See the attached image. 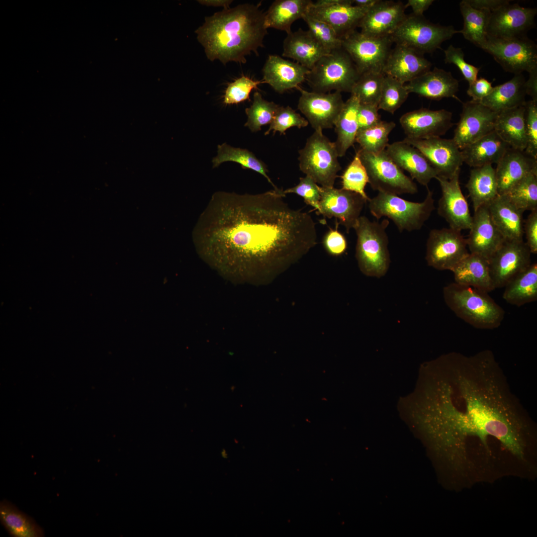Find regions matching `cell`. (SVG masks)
Returning <instances> with one entry per match:
<instances>
[{
  "instance_id": "cell-1",
  "label": "cell",
  "mask_w": 537,
  "mask_h": 537,
  "mask_svg": "<svg viewBox=\"0 0 537 537\" xmlns=\"http://www.w3.org/2000/svg\"><path fill=\"white\" fill-rule=\"evenodd\" d=\"M432 365L429 418L453 487L537 470L535 424L512 392L491 351L452 353Z\"/></svg>"
},
{
  "instance_id": "cell-2",
  "label": "cell",
  "mask_w": 537,
  "mask_h": 537,
  "mask_svg": "<svg viewBox=\"0 0 537 537\" xmlns=\"http://www.w3.org/2000/svg\"><path fill=\"white\" fill-rule=\"evenodd\" d=\"M278 188L256 194H213L199 239L205 260L225 274L270 282L317 244L311 215L291 207Z\"/></svg>"
},
{
  "instance_id": "cell-3",
  "label": "cell",
  "mask_w": 537,
  "mask_h": 537,
  "mask_svg": "<svg viewBox=\"0 0 537 537\" xmlns=\"http://www.w3.org/2000/svg\"><path fill=\"white\" fill-rule=\"evenodd\" d=\"M265 16L258 5L240 4L206 17L195 32L209 60H218L224 65L245 63L246 56L258 54L264 46L267 34Z\"/></svg>"
},
{
  "instance_id": "cell-4",
  "label": "cell",
  "mask_w": 537,
  "mask_h": 537,
  "mask_svg": "<svg viewBox=\"0 0 537 537\" xmlns=\"http://www.w3.org/2000/svg\"><path fill=\"white\" fill-rule=\"evenodd\" d=\"M488 293L455 282L443 289L444 299L448 307L458 318L480 329L497 328L504 318V309Z\"/></svg>"
},
{
  "instance_id": "cell-5",
  "label": "cell",
  "mask_w": 537,
  "mask_h": 537,
  "mask_svg": "<svg viewBox=\"0 0 537 537\" xmlns=\"http://www.w3.org/2000/svg\"><path fill=\"white\" fill-rule=\"evenodd\" d=\"M389 223L386 219L380 222L360 216L354 227L357 236L356 258L366 276L380 278L388 270L390 257L386 229Z\"/></svg>"
},
{
  "instance_id": "cell-6",
  "label": "cell",
  "mask_w": 537,
  "mask_h": 537,
  "mask_svg": "<svg viewBox=\"0 0 537 537\" xmlns=\"http://www.w3.org/2000/svg\"><path fill=\"white\" fill-rule=\"evenodd\" d=\"M427 190L426 198L421 202L378 192L368 201L370 212L377 219L382 217L391 219L400 232L420 230L435 208L433 191L428 187Z\"/></svg>"
},
{
  "instance_id": "cell-7",
  "label": "cell",
  "mask_w": 537,
  "mask_h": 537,
  "mask_svg": "<svg viewBox=\"0 0 537 537\" xmlns=\"http://www.w3.org/2000/svg\"><path fill=\"white\" fill-rule=\"evenodd\" d=\"M360 75L350 55L342 48L323 56L306 77L312 91L327 93L334 90L351 92Z\"/></svg>"
},
{
  "instance_id": "cell-8",
  "label": "cell",
  "mask_w": 537,
  "mask_h": 537,
  "mask_svg": "<svg viewBox=\"0 0 537 537\" xmlns=\"http://www.w3.org/2000/svg\"><path fill=\"white\" fill-rule=\"evenodd\" d=\"M300 170L324 187H333L341 167L335 142L322 132L315 130L299 151Z\"/></svg>"
},
{
  "instance_id": "cell-9",
  "label": "cell",
  "mask_w": 537,
  "mask_h": 537,
  "mask_svg": "<svg viewBox=\"0 0 537 537\" xmlns=\"http://www.w3.org/2000/svg\"><path fill=\"white\" fill-rule=\"evenodd\" d=\"M458 33L460 30H455L452 26L435 24L424 15L412 13L406 15L390 37L396 44L408 47L423 55L433 53L440 48L443 42Z\"/></svg>"
},
{
  "instance_id": "cell-10",
  "label": "cell",
  "mask_w": 537,
  "mask_h": 537,
  "mask_svg": "<svg viewBox=\"0 0 537 537\" xmlns=\"http://www.w3.org/2000/svg\"><path fill=\"white\" fill-rule=\"evenodd\" d=\"M365 168L371 187L378 192L395 195L415 194L417 184L388 156L385 151L377 154L357 151Z\"/></svg>"
},
{
  "instance_id": "cell-11",
  "label": "cell",
  "mask_w": 537,
  "mask_h": 537,
  "mask_svg": "<svg viewBox=\"0 0 537 537\" xmlns=\"http://www.w3.org/2000/svg\"><path fill=\"white\" fill-rule=\"evenodd\" d=\"M506 72L515 75L537 70V47L527 36L499 38L487 35L481 48Z\"/></svg>"
},
{
  "instance_id": "cell-12",
  "label": "cell",
  "mask_w": 537,
  "mask_h": 537,
  "mask_svg": "<svg viewBox=\"0 0 537 537\" xmlns=\"http://www.w3.org/2000/svg\"><path fill=\"white\" fill-rule=\"evenodd\" d=\"M342 42V48L350 55L360 75L383 73L393 43L390 36H369L355 30L344 37Z\"/></svg>"
},
{
  "instance_id": "cell-13",
  "label": "cell",
  "mask_w": 537,
  "mask_h": 537,
  "mask_svg": "<svg viewBox=\"0 0 537 537\" xmlns=\"http://www.w3.org/2000/svg\"><path fill=\"white\" fill-rule=\"evenodd\" d=\"M466 239L451 228L431 230L426 244L428 265L439 270H451L469 253Z\"/></svg>"
},
{
  "instance_id": "cell-14",
  "label": "cell",
  "mask_w": 537,
  "mask_h": 537,
  "mask_svg": "<svg viewBox=\"0 0 537 537\" xmlns=\"http://www.w3.org/2000/svg\"><path fill=\"white\" fill-rule=\"evenodd\" d=\"M531 254L524 240H505L488 260L495 288L504 287L526 269L531 265Z\"/></svg>"
},
{
  "instance_id": "cell-15",
  "label": "cell",
  "mask_w": 537,
  "mask_h": 537,
  "mask_svg": "<svg viewBox=\"0 0 537 537\" xmlns=\"http://www.w3.org/2000/svg\"><path fill=\"white\" fill-rule=\"evenodd\" d=\"M403 141L417 148L423 154L437 172V176L449 179L460 172L463 163L462 153L452 139L438 137L416 139L406 137Z\"/></svg>"
},
{
  "instance_id": "cell-16",
  "label": "cell",
  "mask_w": 537,
  "mask_h": 537,
  "mask_svg": "<svg viewBox=\"0 0 537 537\" xmlns=\"http://www.w3.org/2000/svg\"><path fill=\"white\" fill-rule=\"evenodd\" d=\"M369 8L356 6L352 0H318L307 13L329 25L342 39L358 27Z\"/></svg>"
},
{
  "instance_id": "cell-17",
  "label": "cell",
  "mask_w": 537,
  "mask_h": 537,
  "mask_svg": "<svg viewBox=\"0 0 537 537\" xmlns=\"http://www.w3.org/2000/svg\"><path fill=\"white\" fill-rule=\"evenodd\" d=\"M301 95L297 108L315 130L332 128L344 105L341 92L321 93L297 88Z\"/></svg>"
},
{
  "instance_id": "cell-18",
  "label": "cell",
  "mask_w": 537,
  "mask_h": 537,
  "mask_svg": "<svg viewBox=\"0 0 537 537\" xmlns=\"http://www.w3.org/2000/svg\"><path fill=\"white\" fill-rule=\"evenodd\" d=\"M498 112L472 100L462 102L452 139L462 150L494 130Z\"/></svg>"
},
{
  "instance_id": "cell-19",
  "label": "cell",
  "mask_w": 537,
  "mask_h": 537,
  "mask_svg": "<svg viewBox=\"0 0 537 537\" xmlns=\"http://www.w3.org/2000/svg\"><path fill=\"white\" fill-rule=\"evenodd\" d=\"M319 213L324 217H335L348 233L354 228L364 204L367 202L359 194L344 189L320 186Z\"/></svg>"
},
{
  "instance_id": "cell-20",
  "label": "cell",
  "mask_w": 537,
  "mask_h": 537,
  "mask_svg": "<svg viewBox=\"0 0 537 537\" xmlns=\"http://www.w3.org/2000/svg\"><path fill=\"white\" fill-rule=\"evenodd\" d=\"M536 8L526 7L510 2L491 12L487 27V35L499 38L527 36L535 26Z\"/></svg>"
},
{
  "instance_id": "cell-21",
  "label": "cell",
  "mask_w": 537,
  "mask_h": 537,
  "mask_svg": "<svg viewBox=\"0 0 537 537\" xmlns=\"http://www.w3.org/2000/svg\"><path fill=\"white\" fill-rule=\"evenodd\" d=\"M399 122L406 137L416 139L441 137L453 125L451 112L426 108L405 113L400 117Z\"/></svg>"
},
{
  "instance_id": "cell-22",
  "label": "cell",
  "mask_w": 537,
  "mask_h": 537,
  "mask_svg": "<svg viewBox=\"0 0 537 537\" xmlns=\"http://www.w3.org/2000/svg\"><path fill=\"white\" fill-rule=\"evenodd\" d=\"M457 173L451 179L437 176L442 190L438 201V213L448 224L449 227L461 231L470 228L472 220L468 204L460 188Z\"/></svg>"
},
{
  "instance_id": "cell-23",
  "label": "cell",
  "mask_w": 537,
  "mask_h": 537,
  "mask_svg": "<svg viewBox=\"0 0 537 537\" xmlns=\"http://www.w3.org/2000/svg\"><path fill=\"white\" fill-rule=\"evenodd\" d=\"M468 237L466 239L470 253L488 261L506 240L494 223L487 205L474 211Z\"/></svg>"
},
{
  "instance_id": "cell-24",
  "label": "cell",
  "mask_w": 537,
  "mask_h": 537,
  "mask_svg": "<svg viewBox=\"0 0 537 537\" xmlns=\"http://www.w3.org/2000/svg\"><path fill=\"white\" fill-rule=\"evenodd\" d=\"M405 9L400 1L378 0L360 21V32L372 37L390 36L405 19Z\"/></svg>"
},
{
  "instance_id": "cell-25",
  "label": "cell",
  "mask_w": 537,
  "mask_h": 537,
  "mask_svg": "<svg viewBox=\"0 0 537 537\" xmlns=\"http://www.w3.org/2000/svg\"><path fill=\"white\" fill-rule=\"evenodd\" d=\"M432 65L414 49L396 44L390 52L383 73L404 84L431 70Z\"/></svg>"
},
{
  "instance_id": "cell-26",
  "label": "cell",
  "mask_w": 537,
  "mask_h": 537,
  "mask_svg": "<svg viewBox=\"0 0 537 537\" xmlns=\"http://www.w3.org/2000/svg\"><path fill=\"white\" fill-rule=\"evenodd\" d=\"M310 70L296 62L286 60L279 56H268L263 68L264 83L268 84L277 92L298 87L306 80Z\"/></svg>"
},
{
  "instance_id": "cell-27",
  "label": "cell",
  "mask_w": 537,
  "mask_h": 537,
  "mask_svg": "<svg viewBox=\"0 0 537 537\" xmlns=\"http://www.w3.org/2000/svg\"><path fill=\"white\" fill-rule=\"evenodd\" d=\"M495 169L498 193L503 195L528 174L537 173V159L525 150L510 147Z\"/></svg>"
},
{
  "instance_id": "cell-28",
  "label": "cell",
  "mask_w": 537,
  "mask_h": 537,
  "mask_svg": "<svg viewBox=\"0 0 537 537\" xmlns=\"http://www.w3.org/2000/svg\"><path fill=\"white\" fill-rule=\"evenodd\" d=\"M405 85L409 93H415L430 99L439 100L451 97L461 102L456 95L458 91V81L450 72L437 67Z\"/></svg>"
},
{
  "instance_id": "cell-29",
  "label": "cell",
  "mask_w": 537,
  "mask_h": 537,
  "mask_svg": "<svg viewBox=\"0 0 537 537\" xmlns=\"http://www.w3.org/2000/svg\"><path fill=\"white\" fill-rule=\"evenodd\" d=\"M390 158L401 169L407 171L412 179L428 186L437 174L423 154L404 141L388 144L385 150Z\"/></svg>"
},
{
  "instance_id": "cell-30",
  "label": "cell",
  "mask_w": 537,
  "mask_h": 537,
  "mask_svg": "<svg viewBox=\"0 0 537 537\" xmlns=\"http://www.w3.org/2000/svg\"><path fill=\"white\" fill-rule=\"evenodd\" d=\"M328 54L308 30L299 28L291 31L287 34L283 42L282 56L293 59L310 70Z\"/></svg>"
},
{
  "instance_id": "cell-31",
  "label": "cell",
  "mask_w": 537,
  "mask_h": 537,
  "mask_svg": "<svg viewBox=\"0 0 537 537\" xmlns=\"http://www.w3.org/2000/svg\"><path fill=\"white\" fill-rule=\"evenodd\" d=\"M487 205L490 216L506 240H523L524 212L504 195H499Z\"/></svg>"
},
{
  "instance_id": "cell-32",
  "label": "cell",
  "mask_w": 537,
  "mask_h": 537,
  "mask_svg": "<svg viewBox=\"0 0 537 537\" xmlns=\"http://www.w3.org/2000/svg\"><path fill=\"white\" fill-rule=\"evenodd\" d=\"M510 148L494 130L461 151L463 162L477 168L497 164Z\"/></svg>"
},
{
  "instance_id": "cell-33",
  "label": "cell",
  "mask_w": 537,
  "mask_h": 537,
  "mask_svg": "<svg viewBox=\"0 0 537 537\" xmlns=\"http://www.w3.org/2000/svg\"><path fill=\"white\" fill-rule=\"evenodd\" d=\"M455 282L489 292L494 289L488 261L470 253L452 270Z\"/></svg>"
},
{
  "instance_id": "cell-34",
  "label": "cell",
  "mask_w": 537,
  "mask_h": 537,
  "mask_svg": "<svg viewBox=\"0 0 537 537\" xmlns=\"http://www.w3.org/2000/svg\"><path fill=\"white\" fill-rule=\"evenodd\" d=\"M525 81L522 74L515 75L511 80L493 87L491 93L484 98L474 101L497 112L524 105L527 95Z\"/></svg>"
},
{
  "instance_id": "cell-35",
  "label": "cell",
  "mask_w": 537,
  "mask_h": 537,
  "mask_svg": "<svg viewBox=\"0 0 537 537\" xmlns=\"http://www.w3.org/2000/svg\"><path fill=\"white\" fill-rule=\"evenodd\" d=\"M525 104L498 112L494 131L510 147L524 151L527 145Z\"/></svg>"
},
{
  "instance_id": "cell-36",
  "label": "cell",
  "mask_w": 537,
  "mask_h": 537,
  "mask_svg": "<svg viewBox=\"0 0 537 537\" xmlns=\"http://www.w3.org/2000/svg\"><path fill=\"white\" fill-rule=\"evenodd\" d=\"M465 186L472 202L474 211L488 205L499 195L495 169L492 165L473 168Z\"/></svg>"
},
{
  "instance_id": "cell-37",
  "label": "cell",
  "mask_w": 537,
  "mask_h": 537,
  "mask_svg": "<svg viewBox=\"0 0 537 537\" xmlns=\"http://www.w3.org/2000/svg\"><path fill=\"white\" fill-rule=\"evenodd\" d=\"M310 0H276L265 13L266 27L291 32V27L296 20L302 18L313 3Z\"/></svg>"
},
{
  "instance_id": "cell-38",
  "label": "cell",
  "mask_w": 537,
  "mask_h": 537,
  "mask_svg": "<svg viewBox=\"0 0 537 537\" xmlns=\"http://www.w3.org/2000/svg\"><path fill=\"white\" fill-rule=\"evenodd\" d=\"M359 105L358 99L351 94L345 102L334 125L337 134V139L334 142L339 157L344 156L356 142L358 130L357 116Z\"/></svg>"
},
{
  "instance_id": "cell-39",
  "label": "cell",
  "mask_w": 537,
  "mask_h": 537,
  "mask_svg": "<svg viewBox=\"0 0 537 537\" xmlns=\"http://www.w3.org/2000/svg\"><path fill=\"white\" fill-rule=\"evenodd\" d=\"M503 299L510 304L520 307L537 299V264L531 265L504 286Z\"/></svg>"
},
{
  "instance_id": "cell-40",
  "label": "cell",
  "mask_w": 537,
  "mask_h": 537,
  "mask_svg": "<svg viewBox=\"0 0 537 537\" xmlns=\"http://www.w3.org/2000/svg\"><path fill=\"white\" fill-rule=\"evenodd\" d=\"M0 520L11 536L41 537L44 535L42 528L32 518L6 500L0 503Z\"/></svg>"
},
{
  "instance_id": "cell-41",
  "label": "cell",
  "mask_w": 537,
  "mask_h": 537,
  "mask_svg": "<svg viewBox=\"0 0 537 537\" xmlns=\"http://www.w3.org/2000/svg\"><path fill=\"white\" fill-rule=\"evenodd\" d=\"M459 8L463 20V27L460 33L465 39L481 48L486 40L487 27L491 12L475 9L465 0L459 3Z\"/></svg>"
},
{
  "instance_id": "cell-42",
  "label": "cell",
  "mask_w": 537,
  "mask_h": 537,
  "mask_svg": "<svg viewBox=\"0 0 537 537\" xmlns=\"http://www.w3.org/2000/svg\"><path fill=\"white\" fill-rule=\"evenodd\" d=\"M225 162H235L240 164L243 169L254 171L263 176L274 189L277 188L267 174L268 170L266 165L247 149L233 147L226 143L218 145L217 155L212 160L213 167H218Z\"/></svg>"
},
{
  "instance_id": "cell-43",
  "label": "cell",
  "mask_w": 537,
  "mask_h": 537,
  "mask_svg": "<svg viewBox=\"0 0 537 537\" xmlns=\"http://www.w3.org/2000/svg\"><path fill=\"white\" fill-rule=\"evenodd\" d=\"M393 121H381L374 126L358 131L356 142L361 150L373 154L384 151L388 145V136L395 127Z\"/></svg>"
},
{
  "instance_id": "cell-44",
  "label": "cell",
  "mask_w": 537,
  "mask_h": 537,
  "mask_svg": "<svg viewBox=\"0 0 537 537\" xmlns=\"http://www.w3.org/2000/svg\"><path fill=\"white\" fill-rule=\"evenodd\" d=\"M504 195L523 212L537 209V173L528 174Z\"/></svg>"
},
{
  "instance_id": "cell-45",
  "label": "cell",
  "mask_w": 537,
  "mask_h": 537,
  "mask_svg": "<svg viewBox=\"0 0 537 537\" xmlns=\"http://www.w3.org/2000/svg\"><path fill=\"white\" fill-rule=\"evenodd\" d=\"M279 106L265 100L259 92L256 91L252 105L245 109L248 120L245 126L253 132L260 131L262 126L271 123Z\"/></svg>"
},
{
  "instance_id": "cell-46",
  "label": "cell",
  "mask_w": 537,
  "mask_h": 537,
  "mask_svg": "<svg viewBox=\"0 0 537 537\" xmlns=\"http://www.w3.org/2000/svg\"><path fill=\"white\" fill-rule=\"evenodd\" d=\"M384 77L383 73L369 72L360 75L352 88L351 94L356 96L360 103L378 106Z\"/></svg>"
},
{
  "instance_id": "cell-47",
  "label": "cell",
  "mask_w": 537,
  "mask_h": 537,
  "mask_svg": "<svg viewBox=\"0 0 537 537\" xmlns=\"http://www.w3.org/2000/svg\"><path fill=\"white\" fill-rule=\"evenodd\" d=\"M409 93L404 84L384 75L378 108L393 114L406 101Z\"/></svg>"
},
{
  "instance_id": "cell-48",
  "label": "cell",
  "mask_w": 537,
  "mask_h": 537,
  "mask_svg": "<svg viewBox=\"0 0 537 537\" xmlns=\"http://www.w3.org/2000/svg\"><path fill=\"white\" fill-rule=\"evenodd\" d=\"M342 188L359 194L367 202L370 198L365 192L368 178L358 152L341 176Z\"/></svg>"
},
{
  "instance_id": "cell-49",
  "label": "cell",
  "mask_w": 537,
  "mask_h": 537,
  "mask_svg": "<svg viewBox=\"0 0 537 537\" xmlns=\"http://www.w3.org/2000/svg\"><path fill=\"white\" fill-rule=\"evenodd\" d=\"M302 19L307 25L308 30L328 53L342 48V39L329 25L307 13Z\"/></svg>"
},
{
  "instance_id": "cell-50",
  "label": "cell",
  "mask_w": 537,
  "mask_h": 537,
  "mask_svg": "<svg viewBox=\"0 0 537 537\" xmlns=\"http://www.w3.org/2000/svg\"><path fill=\"white\" fill-rule=\"evenodd\" d=\"M308 124L307 119L290 106H279L269 128L265 134L267 135L272 130L273 133L279 132L280 134L284 135L285 131L291 127L301 128L307 126Z\"/></svg>"
},
{
  "instance_id": "cell-51",
  "label": "cell",
  "mask_w": 537,
  "mask_h": 537,
  "mask_svg": "<svg viewBox=\"0 0 537 537\" xmlns=\"http://www.w3.org/2000/svg\"><path fill=\"white\" fill-rule=\"evenodd\" d=\"M264 83L243 76L230 83L225 92L223 102L226 104H238L246 100H250V94L258 86Z\"/></svg>"
},
{
  "instance_id": "cell-52",
  "label": "cell",
  "mask_w": 537,
  "mask_h": 537,
  "mask_svg": "<svg viewBox=\"0 0 537 537\" xmlns=\"http://www.w3.org/2000/svg\"><path fill=\"white\" fill-rule=\"evenodd\" d=\"M525 123L527 145L525 150L537 159V101L531 100L525 104Z\"/></svg>"
},
{
  "instance_id": "cell-53",
  "label": "cell",
  "mask_w": 537,
  "mask_h": 537,
  "mask_svg": "<svg viewBox=\"0 0 537 537\" xmlns=\"http://www.w3.org/2000/svg\"><path fill=\"white\" fill-rule=\"evenodd\" d=\"M284 193H295L302 197L305 202L315 208L319 212L321 198L320 186L310 177L300 178L295 186L284 190Z\"/></svg>"
},
{
  "instance_id": "cell-54",
  "label": "cell",
  "mask_w": 537,
  "mask_h": 537,
  "mask_svg": "<svg viewBox=\"0 0 537 537\" xmlns=\"http://www.w3.org/2000/svg\"><path fill=\"white\" fill-rule=\"evenodd\" d=\"M445 63L453 64L460 70L464 79L470 84L477 79L480 69L464 60V54L460 48L450 45L444 50Z\"/></svg>"
},
{
  "instance_id": "cell-55",
  "label": "cell",
  "mask_w": 537,
  "mask_h": 537,
  "mask_svg": "<svg viewBox=\"0 0 537 537\" xmlns=\"http://www.w3.org/2000/svg\"><path fill=\"white\" fill-rule=\"evenodd\" d=\"M336 228H330L323 239V244L326 251L333 256L343 254L347 250V242L346 238L338 230V222L336 221Z\"/></svg>"
},
{
  "instance_id": "cell-56",
  "label": "cell",
  "mask_w": 537,
  "mask_h": 537,
  "mask_svg": "<svg viewBox=\"0 0 537 537\" xmlns=\"http://www.w3.org/2000/svg\"><path fill=\"white\" fill-rule=\"evenodd\" d=\"M378 110L376 105L359 103L357 116L358 131L372 127L381 121Z\"/></svg>"
},
{
  "instance_id": "cell-57",
  "label": "cell",
  "mask_w": 537,
  "mask_h": 537,
  "mask_svg": "<svg viewBox=\"0 0 537 537\" xmlns=\"http://www.w3.org/2000/svg\"><path fill=\"white\" fill-rule=\"evenodd\" d=\"M524 235L532 254H537V209L531 211L524 221Z\"/></svg>"
},
{
  "instance_id": "cell-58",
  "label": "cell",
  "mask_w": 537,
  "mask_h": 537,
  "mask_svg": "<svg viewBox=\"0 0 537 537\" xmlns=\"http://www.w3.org/2000/svg\"><path fill=\"white\" fill-rule=\"evenodd\" d=\"M493 89L492 83L481 78L469 84L467 94L473 101H479L488 96Z\"/></svg>"
},
{
  "instance_id": "cell-59",
  "label": "cell",
  "mask_w": 537,
  "mask_h": 537,
  "mask_svg": "<svg viewBox=\"0 0 537 537\" xmlns=\"http://www.w3.org/2000/svg\"><path fill=\"white\" fill-rule=\"evenodd\" d=\"M471 7L477 9H485L491 12L509 2L507 0H465Z\"/></svg>"
},
{
  "instance_id": "cell-60",
  "label": "cell",
  "mask_w": 537,
  "mask_h": 537,
  "mask_svg": "<svg viewBox=\"0 0 537 537\" xmlns=\"http://www.w3.org/2000/svg\"><path fill=\"white\" fill-rule=\"evenodd\" d=\"M434 1V0H408L404 6L405 8L411 7L414 15L422 16Z\"/></svg>"
},
{
  "instance_id": "cell-61",
  "label": "cell",
  "mask_w": 537,
  "mask_h": 537,
  "mask_svg": "<svg viewBox=\"0 0 537 537\" xmlns=\"http://www.w3.org/2000/svg\"><path fill=\"white\" fill-rule=\"evenodd\" d=\"M525 87L527 95L533 100L537 101V70L529 73V78L525 81Z\"/></svg>"
},
{
  "instance_id": "cell-62",
  "label": "cell",
  "mask_w": 537,
  "mask_h": 537,
  "mask_svg": "<svg viewBox=\"0 0 537 537\" xmlns=\"http://www.w3.org/2000/svg\"><path fill=\"white\" fill-rule=\"evenodd\" d=\"M199 3L206 6L223 7V9L230 8L233 0H200Z\"/></svg>"
},
{
  "instance_id": "cell-63",
  "label": "cell",
  "mask_w": 537,
  "mask_h": 537,
  "mask_svg": "<svg viewBox=\"0 0 537 537\" xmlns=\"http://www.w3.org/2000/svg\"><path fill=\"white\" fill-rule=\"evenodd\" d=\"M378 0H352V3L357 6L361 7L370 8Z\"/></svg>"
}]
</instances>
